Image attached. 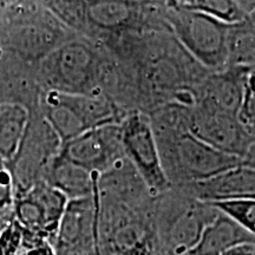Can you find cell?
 <instances>
[{
	"label": "cell",
	"instance_id": "cell-13",
	"mask_svg": "<svg viewBox=\"0 0 255 255\" xmlns=\"http://www.w3.org/2000/svg\"><path fill=\"white\" fill-rule=\"evenodd\" d=\"M251 71L231 65L220 71H210L197 91L195 105L238 116Z\"/></svg>",
	"mask_w": 255,
	"mask_h": 255
},
{
	"label": "cell",
	"instance_id": "cell-12",
	"mask_svg": "<svg viewBox=\"0 0 255 255\" xmlns=\"http://www.w3.org/2000/svg\"><path fill=\"white\" fill-rule=\"evenodd\" d=\"M45 7V6H44ZM9 44L17 52L26 58H45L60 44L62 31L59 21L45 7V11L28 17L21 11L12 12Z\"/></svg>",
	"mask_w": 255,
	"mask_h": 255
},
{
	"label": "cell",
	"instance_id": "cell-3",
	"mask_svg": "<svg viewBox=\"0 0 255 255\" xmlns=\"http://www.w3.org/2000/svg\"><path fill=\"white\" fill-rule=\"evenodd\" d=\"M162 167L171 187L208 180L239 165L241 158L223 154L189 131L155 135Z\"/></svg>",
	"mask_w": 255,
	"mask_h": 255
},
{
	"label": "cell",
	"instance_id": "cell-4",
	"mask_svg": "<svg viewBox=\"0 0 255 255\" xmlns=\"http://www.w3.org/2000/svg\"><path fill=\"white\" fill-rule=\"evenodd\" d=\"M164 18L171 33L209 71L227 68L229 25L177 1H164Z\"/></svg>",
	"mask_w": 255,
	"mask_h": 255
},
{
	"label": "cell",
	"instance_id": "cell-14",
	"mask_svg": "<svg viewBox=\"0 0 255 255\" xmlns=\"http://www.w3.org/2000/svg\"><path fill=\"white\" fill-rule=\"evenodd\" d=\"M176 188L207 203L255 200V169L239 165L202 182Z\"/></svg>",
	"mask_w": 255,
	"mask_h": 255
},
{
	"label": "cell",
	"instance_id": "cell-21",
	"mask_svg": "<svg viewBox=\"0 0 255 255\" xmlns=\"http://www.w3.org/2000/svg\"><path fill=\"white\" fill-rule=\"evenodd\" d=\"M220 212L238 222L245 231L255 238V200L225 201L210 203Z\"/></svg>",
	"mask_w": 255,
	"mask_h": 255
},
{
	"label": "cell",
	"instance_id": "cell-11",
	"mask_svg": "<svg viewBox=\"0 0 255 255\" xmlns=\"http://www.w3.org/2000/svg\"><path fill=\"white\" fill-rule=\"evenodd\" d=\"M189 132L223 154L241 158L254 137L245 129L238 116L194 105L189 117Z\"/></svg>",
	"mask_w": 255,
	"mask_h": 255
},
{
	"label": "cell",
	"instance_id": "cell-16",
	"mask_svg": "<svg viewBox=\"0 0 255 255\" xmlns=\"http://www.w3.org/2000/svg\"><path fill=\"white\" fill-rule=\"evenodd\" d=\"M31 121L24 104L13 101L0 102V158L11 164L17 156Z\"/></svg>",
	"mask_w": 255,
	"mask_h": 255
},
{
	"label": "cell",
	"instance_id": "cell-25",
	"mask_svg": "<svg viewBox=\"0 0 255 255\" xmlns=\"http://www.w3.org/2000/svg\"><path fill=\"white\" fill-rule=\"evenodd\" d=\"M242 165H246V167L254 168L255 169V139L252 143L250 149H248L246 155L242 157Z\"/></svg>",
	"mask_w": 255,
	"mask_h": 255
},
{
	"label": "cell",
	"instance_id": "cell-15",
	"mask_svg": "<svg viewBox=\"0 0 255 255\" xmlns=\"http://www.w3.org/2000/svg\"><path fill=\"white\" fill-rule=\"evenodd\" d=\"M100 177L98 174L91 173L59 154L50 165L45 182L55 187L71 201L94 195Z\"/></svg>",
	"mask_w": 255,
	"mask_h": 255
},
{
	"label": "cell",
	"instance_id": "cell-19",
	"mask_svg": "<svg viewBox=\"0 0 255 255\" xmlns=\"http://www.w3.org/2000/svg\"><path fill=\"white\" fill-rule=\"evenodd\" d=\"M227 66L255 69V8L245 19L229 25Z\"/></svg>",
	"mask_w": 255,
	"mask_h": 255
},
{
	"label": "cell",
	"instance_id": "cell-6",
	"mask_svg": "<svg viewBox=\"0 0 255 255\" xmlns=\"http://www.w3.org/2000/svg\"><path fill=\"white\" fill-rule=\"evenodd\" d=\"M62 142L43 116L32 117L27 132L11 164L17 196L46 180L53 159L60 154Z\"/></svg>",
	"mask_w": 255,
	"mask_h": 255
},
{
	"label": "cell",
	"instance_id": "cell-20",
	"mask_svg": "<svg viewBox=\"0 0 255 255\" xmlns=\"http://www.w3.org/2000/svg\"><path fill=\"white\" fill-rule=\"evenodd\" d=\"M177 2L184 8L210 15L228 25L245 19L252 7L251 0H178Z\"/></svg>",
	"mask_w": 255,
	"mask_h": 255
},
{
	"label": "cell",
	"instance_id": "cell-1",
	"mask_svg": "<svg viewBox=\"0 0 255 255\" xmlns=\"http://www.w3.org/2000/svg\"><path fill=\"white\" fill-rule=\"evenodd\" d=\"M41 78L47 90L115 100L119 65L109 51L90 38L64 41L41 59Z\"/></svg>",
	"mask_w": 255,
	"mask_h": 255
},
{
	"label": "cell",
	"instance_id": "cell-8",
	"mask_svg": "<svg viewBox=\"0 0 255 255\" xmlns=\"http://www.w3.org/2000/svg\"><path fill=\"white\" fill-rule=\"evenodd\" d=\"M100 194L69 201L53 241L57 255H100L98 248Z\"/></svg>",
	"mask_w": 255,
	"mask_h": 255
},
{
	"label": "cell",
	"instance_id": "cell-5",
	"mask_svg": "<svg viewBox=\"0 0 255 255\" xmlns=\"http://www.w3.org/2000/svg\"><path fill=\"white\" fill-rule=\"evenodd\" d=\"M121 138L128 161L136 169L154 197L171 189L162 167L161 156L149 116L141 111H132L124 117Z\"/></svg>",
	"mask_w": 255,
	"mask_h": 255
},
{
	"label": "cell",
	"instance_id": "cell-2",
	"mask_svg": "<svg viewBox=\"0 0 255 255\" xmlns=\"http://www.w3.org/2000/svg\"><path fill=\"white\" fill-rule=\"evenodd\" d=\"M219 214L214 206L195 199L181 188L171 187L155 197L152 219L164 254H186Z\"/></svg>",
	"mask_w": 255,
	"mask_h": 255
},
{
	"label": "cell",
	"instance_id": "cell-10",
	"mask_svg": "<svg viewBox=\"0 0 255 255\" xmlns=\"http://www.w3.org/2000/svg\"><path fill=\"white\" fill-rule=\"evenodd\" d=\"M68 203V197L43 181L15 197L13 219L53 242Z\"/></svg>",
	"mask_w": 255,
	"mask_h": 255
},
{
	"label": "cell",
	"instance_id": "cell-9",
	"mask_svg": "<svg viewBox=\"0 0 255 255\" xmlns=\"http://www.w3.org/2000/svg\"><path fill=\"white\" fill-rule=\"evenodd\" d=\"M64 157L100 176L126 158L120 124H110L82 133L62 145Z\"/></svg>",
	"mask_w": 255,
	"mask_h": 255
},
{
	"label": "cell",
	"instance_id": "cell-17",
	"mask_svg": "<svg viewBox=\"0 0 255 255\" xmlns=\"http://www.w3.org/2000/svg\"><path fill=\"white\" fill-rule=\"evenodd\" d=\"M251 240L255 238L232 218L220 212L215 221L203 232L199 242L183 255H222L234 245Z\"/></svg>",
	"mask_w": 255,
	"mask_h": 255
},
{
	"label": "cell",
	"instance_id": "cell-26",
	"mask_svg": "<svg viewBox=\"0 0 255 255\" xmlns=\"http://www.w3.org/2000/svg\"><path fill=\"white\" fill-rule=\"evenodd\" d=\"M12 219L13 218H11V216H7L5 214H1V213H0V234H1V232L4 231L6 225H7V223L11 221Z\"/></svg>",
	"mask_w": 255,
	"mask_h": 255
},
{
	"label": "cell",
	"instance_id": "cell-22",
	"mask_svg": "<svg viewBox=\"0 0 255 255\" xmlns=\"http://www.w3.org/2000/svg\"><path fill=\"white\" fill-rule=\"evenodd\" d=\"M17 197L15 181L11 165L0 158V213L13 218V207Z\"/></svg>",
	"mask_w": 255,
	"mask_h": 255
},
{
	"label": "cell",
	"instance_id": "cell-24",
	"mask_svg": "<svg viewBox=\"0 0 255 255\" xmlns=\"http://www.w3.org/2000/svg\"><path fill=\"white\" fill-rule=\"evenodd\" d=\"M222 255H255V240L244 241L234 245Z\"/></svg>",
	"mask_w": 255,
	"mask_h": 255
},
{
	"label": "cell",
	"instance_id": "cell-7",
	"mask_svg": "<svg viewBox=\"0 0 255 255\" xmlns=\"http://www.w3.org/2000/svg\"><path fill=\"white\" fill-rule=\"evenodd\" d=\"M41 116L59 137L62 145L100 126L103 104L94 96L46 90L40 98Z\"/></svg>",
	"mask_w": 255,
	"mask_h": 255
},
{
	"label": "cell",
	"instance_id": "cell-23",
	"mask_svg": "<svg viewBox=\"0 0 255 255\" xmlns=\"http://www.w3.org/2000/svg\"><path fill=\"white\" fill-rule=\"evenodd\" d=\"M238 117L247 132L255 138V92L246 89Z\"/></svg>",
	"mask_w": 255,
	"mask_h": 255
},
{
	"label": "cell",
	"instance_id": "cell-18",
	"mask_svg": "<svg viewBox=\"0 0 255 255\" xmlns=\"http://www.w3.org/2000/svg\"><path fill=\"white\" fill-rule=\"evenodd\" d=\"M0 255H57L53 242L12 219L0 234Z\"/></svg>",
	"mask_w": 255,
	"mask_h": 255
}]
</instances>
